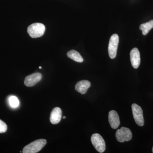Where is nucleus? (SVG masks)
Segmentation results:
<instances>
[{
  "instance_id": "nucleus-18",
  "label": "nucleus",
  "mask_w": 153,
  "mask_h": 153,
  "mask_svg": "<svg viewBox=\"0 0 153 153\" xmlns=\"http://www.w3.org/2000/svg\"><path fill=\"white\" fill-rule=\"evenodd\" d=\"M152 152H153V149H152Z\"/></svg>"
},
{
  "instance_id": "nucleus-14",
  "label": "nucleus",
  "mask_w": 153,
  "mask_h": 153,
  "mask_svg": "<svg viewBox=\"0 0 153 153\" xmlns=\"http://www.w3.org/2000/svg\"><path fill=\"white\" fill-rule=\"evenodd\" d=\"M9 104L11 107L16 108L18 107L19 105V101L16 97L15 96H11L9 98Z\"/></svg>"
},
{
  "instance_id": "nucleus-12",
  "label": "nucleus",
  "mask_w": 153,
  "mask_h": 153,
  "mask_svg": "<svg viewBox=\"0 0 153 153\" xmlns=\"http://www.w3.org/2000/svg\"><path fill=\"white\" fill-rule=\"evenodd\" d=\"M67 55L68 57L78 63H82L83 61V58L81 55L76 50H71L68 51Z\"/></svg>"
},
{
  "instance_id": "nucleus-2",
  "label": "nucleus",
  "mask_w": 153,
  "mask_h": 153,
  "mask_svg": "<svg viewBox=\"0 0 153 153\" xmlns=\"http://www.w3.org/2000/svg\"><path fill=\"white\" fill-rule=\"evenodd\" d=\"M45 31V27L41 23H36L29 26L27 33L31 38H39L44 35Z\"/></svg>"
},
{
  "instance_id": "nucleus-4",
  "label": "nucleus",
  "mask_w": 153,
  "mask_h": 153,
  "mask_svg": "<svg viewBox=\"0 0 153 153\" xmlns=\"http://www.w3.org/2000/svg\"><path fill=\"white\" fill-rule=\"evenodd\" d=\"M91 142L96 150L98 152L103 153L105 151V142L100 134H93L91 137Z\"/></svg>"
},
{
  "instance_id": "nucleus-13",
  "label": "nucleus",
  "mask_w": 153,
  "mask_h": 153,
  "mask_svg": "<svg viewBox=\"0 0 153 153\" xmlns=\"http://www.w3.org/2000/svg\"><path fill=\"white\" fill-rule=\"evenodd\" d=\"M153 28V20H151L147 23L142 24L140 26V29L142 31L143 35L146 36Z\"/></svg>"
},
{
  "instance_id": "nucleus-3",
  "label": "nucleus",
  "mask_w": 153,
  "mask_h": 153,
  "mask_svg": "<svg viewBox=\"0 0 153 153\" xmlns=\"http://www.w3.org/2000/svg\"><path fill=\"white\" fill-rule=\"evenodd\" d=\"M119 42V38L117 34L112 35L110 39L108 47V54L111 59H114L116 57Z\"/></svg>"
},
{
  "instance_id": "nucleus-8",
  "label": "nucleus",
  "mask_w": 153,
  "mask_h": 153,
  "mask_svg": "<svg viewBox=\"0 0 153 153\" xmlns=\"http://www.w3.org/2000/svg\"><path fill=\"white\" fill-rule=\"evenodd\" d=\"M130 60L133 67L136 69L138 68L140 63V56L137 48H134L131 51Z\"/></svg>"
},
{
  "instance_id": "nucleus-16",
  "label": "nucleus",
  "mask_w": 153,
  "mask_h": 153,
  "mask_svg": "<svg viewBox=\"0 0 153 153\" xmlns=\"http://www.w3.org/2000/svg\"><path fill=\"white\" fill-rule=\"evenodd\" d=\"M63 119H65V118H66V117H63Z\"/></svg>"
},
{
  "instance_id": "nucleus-9",
  "label": "nucleus",
  "mask_w": 153,
  "mask_h": 153,
  "mask_svg": "<svg viewBox=\"0 0 153 153\" xmlns=\"http://www.w3.org/2000/svg\"><path fill=\"white\" fill-rule=\"evenodd\" d=\"M108 121L111 127L116 129L117 128L120 124L119 116L117 113L114 110H111L108 114Z\"/></svg>"
},
{
  "instance_id": "nucleus-10",
  "label": "nucleus",
  "mask_w": 153,
  "mask_h": 153,
  "mask_svg": "<svg viewBox=\"0 0 153 153\" xmlns=\"http://www.w3.org/2000/svg\"><path fill=\"white\" fill-rule=\"evenodd\" d=\"M62 117V111L60 108L55 107L50 114V122L52 124H57L60 122Z\"/></svg>"
},
{
  "instance_id": "nucleus-15",
  "label": "nucleus",
  "mask_w": 153,
  "mask_h": 153,
  "mask_svg": "<svg viewBox=\"0 0 153 153\" xmlns=\"http://www.w3.org/2000/svg\"><path fill=\"white\" fill-rule=\"evenodd\" d=\"M7 130V126L2 120H0V133H4Z\"/></svg>"
},
{
  "instance_id": "nucleus-5",
  "label": "nucleus",
  "mask_w": 153,
  "mask_h": 153,
  "mask_svg": "<svg viewBox=\"0 0 153 153\" xmlns=\"http://www.w3.org/2000/svg\"><path fill=\"white\" fill-rule=\"evenodd\" d=\"M116 137L118 141L120 143L129 141L132 137V134L129 129L122 127L117 130L116 133Z\"/></svg>"
},
{
  "instance_id": "nucleus-6",
  "label": "nucleus",
  "mask_w": 153,
  "mask_h": 153,
  "mask_svg": "<svg viewBox=\"0 0 153 153\" xmlns=\"http://www.w3.org/2000/svg\"><path fill=\"white\" fill-rule=\"evenodd\" d=\"M132 111L134 119L137 124L140 126H143L144 124V119L143 115V111L141 108L135 103L131 105Z\"/></svg>"
},
{
  "instance_id": "nucleus-7",
  "label": "nucleus",
  "mask_w": 153,
  "mask_h": 153,
  "mask_svg": "<svg viewBox=\"0 0 153 153\" xmlns=\"http://www.w3.org/2000/svg\"><path fill=\"white\" fill-rule=\"evenodd\" d=\"M41 78L42 74L41 73L39 72L33 73L26 76L25 80V85L27 87H32L41 81Z\"/></svg>"
},
{
  "instance_id": "nucleus-1",
  "label": "nucleus",
  "mask_w": 153,
  "mask_h": 153,
  "mask_svg": "<svg viewBox=\"0 0 153 153\" xmlns=\"http://www.w3.org/2000/svg\"><path fill=\"white\" fill-rule=\"evenodd\" d=\"M46 140L41 139L36 140L27 145L23 150L24 153H36L41 150L47 144Z\"/></svg>"
},
{
  "instance_id": "nucleus-11",
  "label": "nucleus",
  "mask_w": 153,
  "mask_h": 153,
  "mask_svg": "<svg viewBox=\"0 0 153 153\" xmlns=\"http://www.w3.org/2000/svg\"><path fill=\"white\" fill-rule=\"evenodd\" d=\"M90 86V82L88 80H81L76 83L75 85V90L81 94H85Z\"/></svg>"
},
{
  "instance_id": "nucleus-17",
  "label": "nucleus",
  "mask_w": 153,
  "mask_h": 153,
  "mask_svg": "<svg viewBox=\"0 0 153 153\" xmlns=\"http://www.w3.org/2000/svg\"><path fill=\"white\" fill-rule=\"evenodd\" d=\"M39 68H41V66H40V67H39Z\"/></svg>"
}]
</instances>
